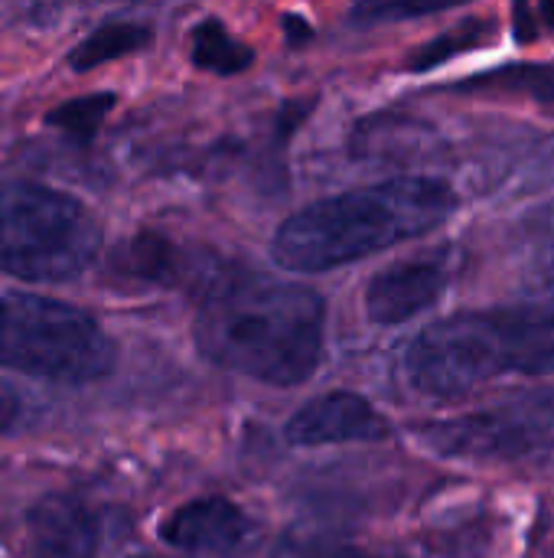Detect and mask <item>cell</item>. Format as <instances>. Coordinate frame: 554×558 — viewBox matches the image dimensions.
<instances>
[{
    "label": "cell",
    "instance_id": "cell-1",
    "mask_svg": "<svg viewBox=\"0 0 554 558\" xmlns=\"http://www.w3.org/2000/svg\"><path fill=\"white\" fill-rule=\"evenodd\" d=\"M193 333L209 363L291 389L323 363L327 301L300 284L225 268L209 281Z\"/></svg>",
    "mask_w": 554,
    "mask_h": 558
},
{
    "label": "cell",
    "instance_id": "cell-2",
    "mask_svg": "<svg viewBox=\"0 0 554 558\" xmlns=\"http://www.w3.org/2000/svg\"><path fill=\"white\" fill-rule=\"evenodd\" d=\"M402 376L431 402L467 399L503 376H554V284L500 307L434 320L408 343Z\"/></svg>",
    "mask_w": 554,
    "mask_h": 558
},
{
    "label": "cell",
    "instance_id": "cell-3",
    "mask_svg": "<svg viewBox=\"0 0 554 558\" xmlns=\"http://www.w3.org/2000/svg\"><path fill=\"white\" fill-rule=\"evenodd\" d=\"M457 206L454 186L438 177H398L346 190L287 216L271 255L287 271H333L441 229Z\"/></svg>",
    "mask_w": 554,
    "mask_h": 558
},
{
    "label": "cell",
    "instance_id": "cell-4",
    "mask_svg": "<svg viewBox=\"0 0 554 558\" xmlns=\"http://www.w3.org/2000/svg\"><path fill=\"white\" fill-rule=\"evenodd\" d=\"M101 248V226L91 209L42 183L0 186V271L56 284L78 278Z\"/></svg>",
    "mask_w": 554,
    "mask_h": 558
},
{
    "label": "cell",
    "instance_id": "cell-5",
    "mask_svg": "<svg viewBox=\"0 0 554 558\" xmlns=\"http://www.w3.org/2000/svg\"><path fill=\"white\" fill-rule=\"evenodd\" d=\"M0 366L59 383L85 386L114 366V343L85 311L26 294H0Z\"/></svg>",
    "mask_w": 554,
    "mask_h": 558
},
{
    "label": "cell",
    "instance_id": "cell-6",
    "mask_svg": "<svg viewBox=\"0 0 554 558\" xmlns=\"http://www.w3.org/2000/svg\"><path fill=\"white\" fill-rule=\"evenodd\" d=\"M418 441L447 461L503 464L554 448V396L509 402L418 428Z\"/></svg>",
    "mask_w": 554,
    "mask_h": 558
},
{
    "label": "cell",
    "instance_id": "cell-7",
    "mask_svg": "<svg viewBox=\"0 0 554 558\" xmlns=\"http://www.w3.org/2000/svg\"><path fill=\"white\" fill-rule=\"evenodd\" d=\"M451 284L447 255H424L376 271L366 284V317L379 327H402L431 311Z\"/></svg>",
    "mask_w": 554,
    "mask_h": 558
},
{
    "label": "cell",
    "instance_id": "cell-8",
    "mask_svg": "<svg viewBox=\"0 0 554 558\" xmlns=\"http://www.w3.org/2000/svg\"><path fill=\"white\" fill-rule=\"evenodd\" d=\"M392 428L385 415L359 392L333 389L304 402L287 422V441L294 448H323L346 441H382Z\"/></svg>",
    "mask_w": 554,
    "mask_h": 558
},
{
    "label": "cell",
    "instance_id": "cell-9",
    "mask_svg": "<svg viewBox=\"0 0 554 558\" xmlns=\"http://www.w3.org/2000/svg\"><path fill=\"white\" fill-rule=\"evenodd\" d=\"M163 543L196 558H235L255 539V523L225 497H199L180 507L160 530Z\"/></svg>",
    "mask_w": 554,
    "mask_h": 558
},
{
    "label": "cell",
    "instance_id": "cell-10",
    "mask_svg": "<svg viewBox=\"0 0 554 558\" xmlns=\"http://www.w3.org/2000/svg\"><path fill=\"white\" fill-rule=\"evenodd\" d=\"M26 539L33 558H98L101 526L85 500L49 494L29 507Z\"/></svg>",
    "mask_w": 554,
    "mask_h": 558
},
{
    "label": "cell",
    "instance_id": "cell-11",
    "mask_svg": "<svg viewBox=\"0 0 554 558\" xmlns=\"http://www.w3.org/2000/svg\"><path fill=\"white\" fill-rule=\"evenodd\" d=\"M114 265L147 284H176L186 271V255L167 235L137 232L118 248Z\"/></svg>",
    "mask_w": 554,
    "mask_h": 558
},
{
    "label": "cell",
    "instance_id": "cell-12",
    "mask_svg": "<svg viewBox=\"0 0 554 558\" xmlns=\"http://www.w3.org/2000/svg\"><path fill=\"white\" fill-rule=\"evenodd\" d=\"M153 39V29L147 23H134V20H108L98 29H91L72 52H69V65L75 72H88L101 62L121 59L127 52L144 49Z\"/></svg>",
    "mask_w": 554,
    "mask_h": 558
},
{
    "label": "cell",
    "instance_id": "cell-13",
    "mask_svg": "<svg viewBox=\"0 0 554 558\" xmlns=\"http://www.w3.org/2000/svg\"><path fill=\"white\" fill-rule=\"evenodd\" d=\"M460 92H500L513 98H532L539 105L554 101V65L549 62H513L493 72H480L457 85Z\"/></svg>",
    "mask_w": 554,
    "mask_h": 558
},
{
    "label": "cell",
    "instance_id": "cell-14",
    "mask_svg": "<svg viewBox=\"0 0 554 558\" xmlns=\"http://www.w3.org/2000/svg\"><path fill=\"white\" fill-rule=\"evenodd\" d=\"M189 56L199 69L216 75H238L255 62V52L238 43L219 20H202L189 33Z\"/></svg>",
    "mask_w": 554,
    "mask_h": 558
},
{
    "label": "cell",
    "instance_id": "cell-15",
    "mask_svg": "<svg viewBox=\"0 0 554 558\" xmlns=\"http://www.w3.org/2000/svg\"><path fill=\"white\" fill-rule=\"evenodd\" d=\"M493 33H496L493 29V20H487V16H467L457 26H447L434 39H428L424 46H418L411 52V59H408V69L411 72H431V69H438V65H444V62H451V59H457L464 52L480 49L483 43L493 39Z\"/></svg>",
    "mask_w": 554,
    "mask_h": 558
},
{
    "label": "cell",
    "instance_id": "cell-16",
    "mask_svg": "<svg viewBox=\"0 0 554 558\" xmlns=\"http://www.w3.org/2000/svg\"><path fill=\"white\" fill-rule=\"evenodd\" d=\"M111 105H114L111 92H95V95H82V98H72V101L59 105L56 111L46 114V121L56 131H62L65 137H72L78 144H88L98 134V128L104 124Z\"/></svg>",
    "mask_w": 554,
    "mask_h": 558
},
{
    "label": "cell",
    "instance_id": "cell-17",
    "mask_svg": "<svg viewBox=\"0 0 554 558\" xmlns=\"http://www.w3.org/2000/svg\"><path fill=\"white\" fill-rule=\"evenodd\" d=\"M271 558H398L369 553L362 546L330 539V536H304V533H287L274 543Z\"/></svg>",
    "mask_w": 554,
    "mask_h": 558
},
{
    "label": "cell",
    "instance_id": "cell-18",
    "mask_svg": "<svg viewBox=\"0 0 554 558\" xmlns=\"http://www.w3.org/2000/svg\"><path fill=\"white\" fill-rule=\"evenodd\" d=\"M454 3H359L349 10V20L359 26H379L392 20H415V16H434L451 10Z\"/></svg>",
    "mask_w": 554,
    "mask_h": 558
},
{
    "label": "cell",
    "instance_id": "cell-19",
    "mask_svg": "<svg viewBox=\"0 0 554 558\" xmlns=\"http://www.w3.org/2000/svg\"><path fill=\"white\" fill-rule=\"evenodd\" d=\"M513 33L519 43H532L545 33H554V0H542L539 7L516 3L513 7Z\"/></svg>",
    "mask_w": 554,
    "mask_h": 558
},
{
    "label": "cell",
    "instance_id": "cell-20",
    "mask_svg": "<svg viewBox=\"0 0 554 558\" xmlns=\"http://www.w3.org/2000/svg\"><path fill=\"white\" fill-rule=\"evenodd\" d=\"M20 412H23V402H20L16 389L0 379V432H10L20 422Z\"/></svg>",
    "mask_w": 554,
    "mask_h": 558
},
{
    "label": "cell",
    "instance_id": "cell-21",
    "mask_svg": "<svg viewBox=\"0 0 554 558\" xmlns=\"http://www.w3.org/2000/svg\"><path fill=\"white\" fill-rule=\"evenodd\" d=\"M284 23H287V39H291V43H297L300 36H304V39L310 36V26H307L304 20H297V16H287Z\"/></svg>",
    "mask_w": 554,
    "mask_h": 558
},
{
    "label": "cell",
    "instance_id": "cell-22",
    "mask_svg": "<svg viewBox=\"0 0 554 558\" xmlns=\"http://www.w3.org/2000/svg\"><path fill=\"white\" fill-rule=\"evenodd\" d=\"M134 558H163V556H153V553H144V556H134Z\"/></svg>",
    "mask_w": 554,
    "mask_h": 558
}]
</instances>
